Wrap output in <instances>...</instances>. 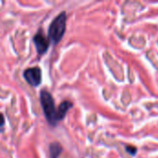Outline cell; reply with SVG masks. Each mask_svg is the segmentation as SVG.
I'll list each match as a JSON object with an SVG mask.
<instances>
[{
    "label": "cell",
    "mask_w": 158,
    "mask_h": 158,
    "mask_svg": "<svg viewBox=\"0 0 158 158\" xmlns=\"http://www.w3.org/2000/svg\"><path fill=\"white\" fill-rule=\"evenodd\" d=\"M66 21H67V15L66 12L63 11L60 14H58L51 22L48 29V37H49V41H51L54 44L59 43L63 35L65 34Z\"/></svg>",
    "instance_id": "obj_1"
},
{
    "label": "cell",
    "mask_w": 158,
    "mask_h": 158,
    "mask_svg": "<svg viewBox=\"0 0 158 158\" xmlns=\"http://www.w3.org/2000/svg\"><path fill=\"white\" fill-rule=\"evenodd\" d=\"M40 102L46 120L51 126L55 127L57 123V120H56V110L55 106V101L52 94L45 90L41 91Z\"/></svg>",
    "instance_id": "obj_2"
},
{
    "label": "cell",
    "mask_w": 158,
    "mask_h": 158,
    "mask_svg": "<svg viewBox=\"0 0 158 158\" xmlns=\"http://www.w3.org/2000/svg\"><path fill=\"white\" fill-rule=\"evenodd\" d=\"M23 77L30 85L37 87L42 82V70L38 67L27 69L23 72Z\"/></svg>",
    "instance_id": "obj_3"
},
{
    "label": "cell",
    "mask_w": 158,
    "mask_h": 158,
    "mask_svg": "<svg viewBox=\"0 0 158 158\" xmlns=\"http://www.w3.org/2000/svg\"><path fill=\"white\" fill-rule=\"evenodd\" d=\"M33 43L35 44V47H36V50L38 52L39 55H44L48 47H49V44H50V41L49 39L43 33L42 31H38L34 37H33Z\"/></svg>",
    "instance_id": "obj_4"
},
{
    "label": "cell",
    "mask_w": 158,
    "mask_h": 158,
    "mask_svg": "<svg viewBox=\"0 0 158 158\" xmlns=\"http://www.w3.org/2000/svg\"><path fill=\"white\" fill-rule=\"evenodd\" d=\"M73 106L72 103L69 102V101H64L60 104V106H58L57 110H56V120L57 122L62 120L65 116L67 115L68 111Z\"/></svg>",
    "instance_id": "obj_5"
},
{
    "label": "cell",
    "mask_w": 158,
    "mask_h": 158,
    "mask_svg": "<svg viewBox=\"0 0 158 158\" xmlns=\"http://www.w3.org/2000/svg\"><path fill=\"white\" fill-rule=\"evenodd\" d=\"M62 153V146L59 143H52L49 145V155L51 158H58Z\"/></svg>",
    "instance_id": "obj_6"
},
{
    "label": "cell",
    "mask_w": 158,
    "mask_h": 158,
    "mask_svg": "<svg viewBox=\"0 0 158 158\" xmlns=\"http://www.w3.org/2000/svg\"><path fill=\"white\" fill-rule=\"evenodd\" d=\"M5 124V118L3 116V114L0 113V127H3Z\"/></svg>",
    "instance_id": "obj_7"
}]
</instances>
